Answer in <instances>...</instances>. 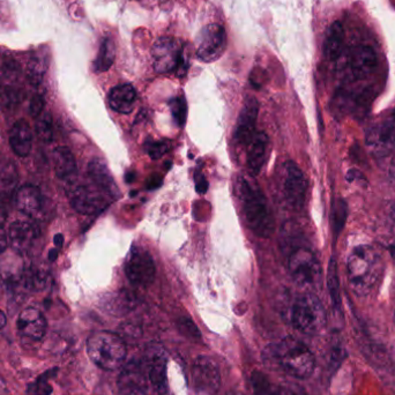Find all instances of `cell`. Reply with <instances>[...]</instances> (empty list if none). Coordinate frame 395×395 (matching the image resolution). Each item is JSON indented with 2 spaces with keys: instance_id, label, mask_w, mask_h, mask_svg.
I'll return each mask as SVG.
<instances>
[{
  "instance_id": "20",
  "label": "cell",
  "mask_w": 395,
  "mask_h": 395,
  "mask_svg": "<svg viewBox=\"0 0 395 395\" xmlns=\"http://www.w3.org/2000/svg\"><path fill=\"white\" fill-rule=\"evenodd\" d=\"M43 197L38 186L23 185L16 193V206L22 214L27 217H34L42 210Z\"/></svg>"
},
{
  "instance_id": "12",
  "label": "cell",
  "mask_w": 395,
  "mask_h": 395,
  "mask_svg": "<svg viewBox=\"0 0 395 395\" xmlns=\"http://www.w3.org/2000/svg\"><path fill=\"white\" fill-rule=\"evenodd\" d=\"M192 378L195 389L206 394H215L221 387L219 367L207 356H200L195 359Z\"/></svg>"
},
{
  "instance_id": "38",
  "label": "cell",
  "mask_w": 395,
  "mask_h": 395,
  "mask_svg": "<svg viewBox=\"0 0 395 395\" xmlns=\"http://www.w3.org/2000/svg\"><path fill=\"white\" fill-rule=\"evenodd\" d=\"M345 210V206H341V202H340V206H337L335 208V213H334V219H335V229H337V232H339L340 229L342 228V221L341 219H345L346 214L343 213Z\"/></svg>"
},
{
  "instance_id": "13",
  "label": "cell",
  "mask_w": 395,
  "mask_h": 395,
  "mask_svg": "<svg viewBox=\"0 0 395 395\" xmlns=\"http://www.w3.org/2000/svg\"><path fill=\"white\" fill-rule=\"evenodd\" d=\"M72 207L84 215L99 213L107 206L104 195L101 190H94L88 186H77L70 192Z\"/></svg>"
},
{
  "instance_id": "44",
  "label": "cell",
  "mask_w": 395,
  "mask_h": 395,
  "mask_svg": "<svg viewBox=\"0 0 395 395\" xmlns=\"http://www.w3.org/2000/svg\"><path fill=\"white\" fill-rule=\"evenodd\" d=\"M57 256H58V251H57V249H55V250H51L50 251V254H49V260L50 261H55V260L57 259Z\"/></svg>"
},
{
  "instance_id": "45",
  "label": "cell",
  "mask_w": 395,
  "mask_h": 395,
  "mask_svg": "<svg viewBox=\"0 0 395 395\" xmlns=\"http://www.w3.org/2000/svg\"><path fill=\"white\" fill-rule=\"evenodd\" d=\"M391 175L395 178V156L393 158L392 164H391Z\"/></svg>"
},
{
  "instance_id": "21",
  "label": "cell",
  "mask_w": 395,
  "mask_h": 395,
  "mask_svg": "<svg viewBox=\"0 0 395 395\" xmlns=\"http://www.w3.org/2000/svg\"><path fill=\"white\" fill-rule=\"evenodd\" d=\"M88 175L93 180L94 184L103 193L112 198L118 197L119 191H118L117 185L114 182L112 173L109 171L104 162L101 160L90 161V163L88 164Z\"/></svg>"
},
{
  "instance_id": "29",
  "label": "cell",
  "mask_w": 395,
  "mask_h": 395,
  "mask_svg": "<svg viewBox=\"0 0 395 395\" xmlns=\"http://www.w3.org/2000/svg\"><path fill=\"white\" fill-rule=\"evenodd\" d=\"M328 287L334 306H335V308H339L340 303H341V296H340V282L339 276H337V264H335V260L334 259H330V266H328Z\"/></svg>"
},
{
  "instance_id": "2",
  "label": "cell",
  "mask_w": 395,
  "mask_h": 395,
  "mask_svg": "<svg viewBox=\"0 0 395 395\" xmlns=\"http://www.w3.org/2000/svg\"><path fill=\"white\" fill-rule=\"evenodd\" d=\"M237 192L249 228L259 237L267 238L272 235L274 230L272 212L259 186L239 177Z\"/></svg>"
},
{
  "instance_id": "28",
  "label": "cell",
  "mask_w": 395,
  "mask_h": 395,
  "mask_svg": "<svg viewBox=\"0 0 395 395\" xmlns=\"http://www.w3.org/2000/svg\"><path fill=\"white\" fill-rule=\"evenodd\" d=\"M251 385L254 395H278L280 387L275 386L269 377L261 371H254L251 374Z\"/></svg>"
},
{
  "instance_id": "42",
  "label": "cell",
  "mask_w": 395,
  "mask_h": 395,
  "mask_svg": "<svg viewBox=\"0 0 395 395\" xmlns=\"http://www.w3.org/2000/svg\"><path fill=\"white\" fill-rule=\"evenodd\" d=\"M162 184V180H161L160 177H155V178H151L149 180L148 188H156Z\"/></svg>"
},
{
  "instance_id": "1",
  "label": "cell",
  "mask_w": 395,
  "mask_h": 395,
  "mask_svg": "<svg viewBox=\"0 0 395 395\" xmlns=\"http://www.w3.org/2000/svg\"><path fill=\"white\" fill-rule=\"evenodd\" d=\"M263 359L272 370L282 371L297 379L309 378L315 367V355L309 347L293 337L266 347Z\"/></svg>"
},
{
  "instance_id": "25",
  "label": "cell",
  "mask_w": 395,
  "mask_h": 395,
  "mask_svg": "<svg viewBox=\"0 0 395 395\" xmlns=\"http://www.w3.org/2000/svg\"><path fill=\"white\" fill-rule=\"evenodd\" d=\"M345 38V31L342 23L340 21H334L328 27V33L324 40V56L330 62L339 58Z\"/></svg>"
},
{
  "instance_id": "40",
  "label": "cell",
  "mask_w": 395,
  "mask_h": 395,
  "mask_svg": "<svg viewBox=\"0 0 395 395\" xmlns=\"http://www.w3.org/2000/svg\"><path fill=\"white\" fill-rule=\"evenodd\" d=\"M278 395H305V393L303 392L302 389H297V386L295 387H284V389H280V394Z\"/></svg>"
},
{
  "instance_id": "47",
  "label": "cell",
  "mask_w": 395,
  "mask_h": 395,
  "mask_svg": "<svg viewBox=\"0 0 395 395\" xmlns=\"http://www.w3.org/2000/svg\"><path fill=\"white\" fill-rule=\"evenodd\" d=\"M394 321H395V315H394Z\"/></svg>"
},
{
  "instance_id": "10",
  "label": "cell",
  "mask_w": 395,
  "mask_h": 395,
  "mask_svg": "<svg viewBox=\"0 0 395 395\" xmlns=\"http://www.w3.org/2000/svg\"><path fill=\"white\" fill-rule=\"evenodd\" d=\"M126 276L131 282L139 287H146L154 281V260L147 251L141 247H132L130 256L125 265Z\"/></svg>"
},
{
  "instance_id": "8",
  "label": "cell",
  "mask_w": 395,
  "mask_h": 395,
  "mask_svg": "<svg viewBox=\"0 0 395 395\" xmlns=\"http://www.w3.org/2000/svg\"><path fill=\"white\" fill-rule=\"evenodd\" d=\"M227 48V33L222 26L212 23L197 38V57L202 63L217 62Z\"/></svg>"
},
{
  "instance_id": "34",
  "label": "cell",
  "mask_w": 395,
  "mask_h": 395,
  "mask_svg": "<svg viewBox=\"0 0 395 395\" xmlns=\"http://www.w3.org/2000/svg\"><path fill=\"white\" fill-rule=\"evenodd\" d=\"M177 326L180 333L184 334L188 339L198 340L200 337V330L190 318L179 319Z\"/></svg>"
},
{
  "instance_id": "23",
  "label": "cell",
  "mask_w": 395,
  "mask_h": 395,
  "mask_svg": "<svg viewBox=\"0 0 395 395\" xmlns=\"http://www.w3.org/2000/svg\"><path fill=\"white\" fill-rule=\"evenodd\" d=\"M31 142L33 134L29 124L25 119L16 121L10 131V144L14 153L21 158L28 156L31 151Z\"/></svg>"
},
{
  "instance_id": "41",
  "label": "cell",
  "mask_w": 395,
  "mask_h": 395,
  "mask_svg": "<svg viewBox=\"0 0 395 395\" xmlns=\"http://www.w3.org/2000/svg\"><path fill=\"white\" fill-rule=\"evenodd\" d=\"M53 243H55V247H62L64 244V236L62 234H57L55 237H53Z\"/></svg>"
},
{
  "instance_id": "32",
  "label": "cell",
  "mask_w": 395,
  "mask_h": 395,
  "mask_svg": "<svg viewBox=\"0 0 395 395\" xmlns=\"http://www.w3.org/2000/svg\"><path fill=\"white\" fill-rule=\"evenodd\" d=\"M170 109H171V112H173L175 121H177L178 125L183 126V125L185 124L186 114H188V107H186V102L184 97H177V99H173V101L170 102Z\"/></svg>"
},
{
  "instance_id": "4",
  "label": "cell",
  "mask_w": 395,
  "mask_h": 395,
  "mask_svg": "<svg viewBox=\"0 0 395 395\" xmlns=\"http://www.w3.org/2000/svg\"><path fill=\"white\" fill-rule=\"evenodd\" d=\"M87 354L94 364L105 371H114L125 363L127 348L118 334L96 332L87 340Z\"/></svg>"
},
{
  "instance_id": "35",
  "label": "cell",
  "mask_w": 395,
  "mask_h": 395,
  "mask_svg": "<svg viewBox=\"0 0 395 395\" xmlns=\"http://www.w3.org/2000/svg\"><path fill=\"white\" fill-rule=\"evenodd\" d=\"M146 149H147L149 158L153 160H158L167 153L168 145L163 141L149 142Z\"/></svg>"
},
{
  "instance_id": "17",
  "label": "cell",
  "mask_w": 395,
  "mask_h": 395,
  "mask_svg": "<svg viewBox=\"0 0 395 395\" xmlns=\"http://www.w3.org/2000/svg\"><path fill=\"white\" fill-rule=\"evenodd\" d=\"M269 139L265 132H256L247 145V164L251 176H258L269 158Z\"/></svg>"
},
{
  "instance_id": "3",
  "label": "cell",
  "mask_w": 395,
  "mask_h": 395,
  "mask_svg": "<svg viewBox=\"0 0 395 395\" xmlns=\"http://www.w3.org/2000/svg\"><path fill=\"white\" fill-rule=\"evenodd\" d=\"M349 283L358 296H364L376 286L383 273V259L378 251L369 245L356 247L347 264Z\"/></svg>"
},
{
  "instance_id": "22",
  "label": "cell",
  "mask_w": 395,
  "mask_h": 395,
  "mask_svg": "<svg viewBox=\"0 0 395 395\" xmlns=\"http://www.w3.org/2000/svg\"><path fill=\"white\" fill-rule=\"evenodd\" d=\"M109 104L114 112L127 114L132 112L136 101V90L132 85L114 87L109 93Z\"/></svg>"
},
{
  "instance_id": "6",
  "label": "cell",
  "mask_w": 395,
  "mask_h": 395,
  "mask_svg": "<svg viewBox=\"0 0 395 395\" xmlns=\"http://www.w3.org/2000/svg\"><path fill=\"white\" fill-rule=\"evenodd\" d=\"M308 182L302 170L293 161H287L282 167V193L293 210H302L305 202Z\"/></svg>"
},
{
  "instance_id": "30",
  "label": "cell",
  "mask_w": 395,
  "mask_h": 395,
  "mask_svg": "<svg viewBox=\"0 0 395 395\" xmlns=\"http://www.w3.org/2000/svg\"><path fill=\"white\" fill-rule=\"evenodd\" d=\"M35 130L38 133V136L45 144L53 141V117L49 114H42L38 117Z\"/></svg>"
},
{
  "instance_id": "39",
  "label": "cell",
  "mask_w": 395,
  "mask_h": 395,
  "mask_svg": "<svg viewBox=\"0 0 395 395\" xmlns=\"http://www.w3.org/2000/svg\"><path fill=\"white\" fill-rule=\"evenodd\" d=\"M9 235H7L5 229L0 224V254H4L9 247Z\"/></svg>"
},
{
  "instance_id": "14",
  "label": "cell",
  "mask_w": 395,
  "mask_h": 395,
  "mask_svg": "<svg viewBox=\"0 0 395 395\" xmlns=\"http://www.w3.org/2000/svg\"><path fill=\"white\" fill-rule=\"evenodd\" d=\"M259 114V103L254 97H247L238 116L235 139L238 144L247 146L256 134V124Z\"/></svg>"
},
{
  "instance_id": "11",
  "label": "cell",
  "mask_w": 395,
  "mask_h": 395,
  "mask_svg": "<svg viewBox=\"0 0 395 395\" xmlns=\"http://www.w3.org/2000/svg\"><path fill=\"white\" fill-rule=\"evenodd\" d=\"M182 50V45L173 38L164 36L158 38L151 49V59L155 71L163 75L176 70Z\"/></svg>"
},
{
  "instance_id": "43",
  "label": "cell",
  "mask_w": 395,
  "mask_h": 395,
  "mask_svg": "<svg viewBox=\"0 0 395 395\" xmlns=\"http://www.w3.org/2000/svg\"><path fill=\"white\" fill-rule=\"evenodd\" d=\"M7 318L6 315L3 311H0V330L6 326Z\"/></svg>"
},
{
  "instance_id": "46",
  "label": "cell",
  "mask_w": 395,
  "mask_h": 395,
  "mask_svg": "<svg viewBox=\"0 0 395 395\" xmlns=\"http://www.w3.org/2000/svg\"><path fill=\"white\" fill-rule=\"evenodd\" d=\"M391 215H392L393 220L395 221V202L392 206V210H391Z\"/></svg>"
},
{
  "instance_id": "33",
  "label": "cell",
  "mask_w": 395,
  "mask_h": 395,
  "mask_svg": "<svg viewBox=\"0 0 395 395\" xmlns=\"http://www.w3.org/2000/svg\"><path fill=\"white\" fill-rule=\"evenodd\" d=\"M21 261L18 264H11L4 263L3 269H1V276H3L6 282H19L20 278H21L22 269H21Z\"/></svg>"
},
{
  "instance_id": "26",
  "label": "cell",
  "mask_w": 395,
  "mask_h": 395,
  "mask_svg": "<svg viewBox=\"0 0 395 395\" xmlns=\"http://www.w3.org/2000/svg\"><path fill=\"white\" fill-rule=\"evenodd\" d=\"M19 173L16 164L12 161L5 160L0 162V197L12 195L18 185Z\"/></svg>"
},
{
  "instance_id": "9",
  "label": "cell",
  "mask_w": 395,
  "mask_h": 395,
  "mask_svg": "<svg viewBox=\"0 0 395 395\" xmlns=\"http://www.w3.org/2000/svg\"><path fill=\"white\" fill-rule=\"evenodd\" d=\"M367 145L378 158L395 154V109L389 117L371 127L367 134Z\"/></svg>"
},
{
  "instance_id": "5",
  "label": "cell",
  "mask_w": 395,
  "mask_h": 395,
  "mask_svg": "<svg viewBox=\"0 0 395 395\" xmlns=\"http://www.w3.org/2000/svg\"><path fill=\"white\" fill-rule=\"evenodd\" d=\"M293 328L308 335H315L326 325V312L318 297L306 293L297 298L291 310Z\"/></svg>"
},
{
  "instance_id": "16",
  "label": "cell",
  "mask_w": 395,
  "mask_h": 395,
  "mask_svg": "<svg viewBox=\"0 0 395 395\" xmlns=\"http://www.w3.org/2000/svg\"><path fill=\"white\" fill-rule=\"evenodd\" d=\"M40 235V230L29 221H16L9 229V243L16 254H21L31 249L35 239Z\"/></svg>"
},
{
  "instance_id": "18",
  "label": "cell",
  "mask_w": 395,
  "mask_h": 395,
  "mask_svg": "<svg viewBox=\"0 0 395 395\" xmlns=\"http://www.w3.org/2000/svg\"><path fill=\"white\" fill-rule=\"evenodd\" d=\"M18 330L22 337L31 340H40L47 332V320L40 310L27 308L18 318Z\"/></svg>"
},
{
  "instance_id": "19",
  "label": "cell",
  "mask_w": 395,
  "mask_h": 395,
  "mask_svg": "<svg viewBox=\"0 0 395 395\" xmlns=\"http://www.w3.org/2000/svg\"><path fill=\"white\" fill-rule=\"evenodd\" d=\"M350 68L356 77L370 75L378 65L376 50L369 45H359L352 50L350 53Z\"/></svg>"
},
{
  "instance_id": "37",
  "label": "cell",
  "mask_w": 395,
  "mask_h": 395,
  "mask_svg": "<svg viewBox=\"0 0 395 395\" xmlns=\"http://www.w3.org/2000/svg\"><path fill=\"white\" fill-rule=\"evenodd\" d=\"M195 188L200 195H204L208 190V182L204 175L200 173H195Z\"/></svg>"
},
{
  "instance_id": "31",
  "label": "cell",
  "mask_w": 395,
  "mask_h": 395,
  "mask_svg": "<svg viewBox=\"0 0 395 395\" xmlns=\"http://www.w3.org/2000/svg\"><path fill=\"white\" fill-rule=\"evenodd\" d=\"M132 305V297L129 293H125V291L124 293H116L109 301V306H110L112 311L114 312V313H119V315H123V313L130 311Z\"/></svg>"
},
{
  "instance_id": "36",
  "label": "cell",
  "mask_w": 395,
  "mask_h": 395,
  "mask_svg": "<svg viewBox=\"0 0 395 395\" xmlns=\"http://www.w3.org/2000/svg\"><path fill=\"white\" fill-rule=\"evenodd\" d=\"M44 104H45V102H44L43 96L35 95L31 99V104H29V112H31V116L38 118L43 112Z\"/></svg>"
},
{
  "instance_id": "15",
  "label": "cell",
  "mask_w": 395,
  "mask_h": 395,
  "mask_svg": "<svg viewBox=\"0 0 395 395\" xmlns=\"http://www.w3.org/2000/svg\"><path fill=\"white\" fill-rule=\"evenodd\" d=\"M167 356L161 348H151L147 352L146 374L156 392L163 394L167 391Z\"/></svg>"
},
{
  "instance_id": "27",
  "label": "cell",
  "mask_w": 395,
  "mask_h": 395,
  "mask_svg": "<svg viewBox=\"0 0 395 395\" xmlns=\"http://www.w3.org/2000/svg\"><path fill=\"white\" fill-rule=\"evenodd\" d=\"M114 62V42L112 38H105L99 48V56L95 60V71L105 72Z\"/></svg>"
},
{
  "instance_id": "7",
  "label": "cell",
  "mask_w": 395,
  "mask_h": 395,
  "mask_svg": "<svg viewBox=\"0 0 395 395\" xmlns=\"http://www.w3.org/2000/svg\"><path fill=\"white\" fill-rule=\"evenodd\" d=\"M289 272L301 286H312L320 276V265L315 254L306 247H298L289 256Z\"/></svg>"
},
{
  "instance_id": "24",
  "label": "cell",
  "mask_w": 395,
  "mask_h": 395,
  "mask_svg": "<svg viewBox=\"0 0 395 395\" xmlns=\"http://www.w3.org/2000/svg\"><path fill=\"white\" fill-rule=\"evenodd\" d=\"M53 169L60 179L71 178L77 173V162L71 149L59 146L53 153Z\"/></svg>"
}]
</instances>
